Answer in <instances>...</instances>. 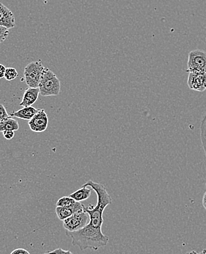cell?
<instances>
[{"label": "cell", "instance_id": "6da1fadb", "mask_svg": "<svg viewBox=\"0 0 206 254\" xmlns=\"http://www.w3.org/2000/svg\"><path fill=\"white\" fill-rule=\"evenodd\" d=\"M66 235L71 238L72 245L77 246L80 251H98L107 246L109 242V237L103 234L102 228H95L89 224L78 231H66Z\"/></svg>", "mask_w": 206, "mask_h": 254}, {"label": "cell", "instance_id": "7a4b0ae2", "mask_svg": "<svg viewBox=\"0 0 206 254\" xmlns=\"http://www.w3.org/2000/svg\"><path fill=\"white\" fill-rule=\"evenodd\" d=\"M83 186L91 187L98 195V204L96 206L90 204L89 207H84V211L87 212L90 218V221L88 224L95 228H102L103 221H104L103 217V212L107 206L112 204L111 197L107 192L105 187L102 184L96 183L93 181L89 180Z\"/></svg>", "mask_w": 206, "mask_h": 254}, {"label": "cell", "instance_id": "3957f363", "mask_svg": "<svg viewBox=\"0 0 206 254\" xmlns=\"http://www.w3.org/2000/svg\"><path fill=\"white\" fill-rule=\"evenodd\" d=\"M43 96L58 95L60 93L61 83L56 74L49 68H45L38 87Z\"/></svg>", "mask_w": 206, "mask_h": 254}, {"label": "cell", "instance_id": "277c9868", "mask_svg": "<svg viewBox=\"0 0 206 254\" xmlns=\"http://www.w3.org/2000/svg\"><path fill=\"white\" fill-rule=\"evenodd\" d=\"M45 67L40 61L29 63L25 68V82L29 88H37L39 87Z\"/></svg>", "mask_w": 206, "mask_h": 254}, {"label": "cell", "instance_id": "5b68a950", "mask_svg": "<svg viewBox=\"0 0 206 254\" xmlns=\"http://www.w3.org/2000/svg\"><path fill=\"white\" fill-rule=\"evenodd\" d=\"M187 73H206V52L201 49L191 51L188 58Z\"/></svg>", "mask_w": 206, "mask_h": 254}, {"label": "cell", "instance_id": "8992f818", "mask_svg": "<svg viewBox=\"0 0 206 254\" xmlns=\"http://www.w3.org/2000/svg\"><path fill=\"white\" fill-rule=\"evenodd\" d=\"M89 215L85 211L73 214L63 221V227L66 231H76L89 223Z\"/></svg>", "mask_w": 206, "mask_h": 254}, {"label": "cell", "instance_id": "52a82bcc", "mask_svg": "<svg viewBox=\"0 0 206 254\" xmlns=\"http://www.w3.org/2000/svg\"><path fill=\"white\" fill-rule=\"evenodd\" d=\"M29 128L36 133H41L47 129L49 125V118L43 109H40L34 115L33 118L29 121Z\"/></svg>", "mask_w": 206, "mask_h": 254}, {"label": "cell", "instance_id": "ba28073f", "mask_svg": "<svg viewBox=\"0 0 206 254\" xmlns=\"http://www.w3.org/2000/svg\"><path fill=\"white\" fill-rule=\"evenodd\" d=\"M187 85L192 91L204 92L206 90V73H189Z\"/></svg>", "mask_w": 206, "mask_h": 254}, {"label": "cell", "instance_id": "9c48e42d", "mask_svg": "<svg viewBox=\"0 0 206 254\" xmlns=\"http://www.w3.org/2000/svg\"><path fill=\"white\" fill-rule=\"evenodd\" d=\"M0 26L11 29L16 26V20L13 12L0 2Z\"/></svg>", "mask_w": 206, "mask_h": 254}, {"label": "cell", "instance_id": "30bf717a", "mask_svg": "<svg viewBox=\"0 0 206 254\" xmlns=\"http://www.w3.org/2000/svg\"><path fill=\"white\" fill-rule=\"evenodd\" d=\"M39 94H40V90L38 88H27L24 94L23 98H22V102L20 103V106L24 107H31L37 101Z\"/></svg>", "mask_w": 206, "mask_h": 254}, {"label": "cell", "instance_id": "8fae6325", "mask_svg": "<svg viewBox=\"0 0 206 254\" xmlns=\"http://www.w3.org/2000/svg\"><path fill=\"white\" fill-rule=\"evenodd\" d=\"M39 110L31 107H25L18 111L13 112L10 113V116L19 118L23 120L30 121L34 117V115L38 112Z\"/></svg>", "mask_w": 206, "mask_h": 254}, {"label": "cell", "instance_id": "7c38bea8", "mask_svg": "<svg viewBox=\"0 0 206 254\" xmlns=\"http://www.w3.org/2000/svg\"><path fill=\"white\" fill-rule=\"evenodd\" d=\"M92 189H89L87 187H82L80 189L77 190L76 192H73L70 194V197L75 200L76 201H85L87 200L88 198L90 197L91 194H92Z\"/></svg>", "mask_w": 206, "mask_h": 254}, {"label": "cell", "instance_id": "4fadbf2b", "mask_svg": "<svg viewBox=\"0 0 206 254\" xmlns=\"http://www.w3.org/2000/svg\"><path fill=\"white\" fill-rule=\"evenodd\" d=\"M19 129V124L16 119H13L11 116L6 118L4 120L0 122V131H7V130H13L17 131Z\"/></svg>", "mask_w": 206, "mask_h": 254}, {"label": "cell", "instance_id": "5bb4252c", "mask_svg": "<svg viewBox=\"0 0 206 254\" xmlns=\"http://www.w3.org/2000/svg\"><path fill=\"white\" fill-rule=\"evenodd\" d=\"M56 213L60 221H63L74 214L72 209L68 207H56Z\"/></svg>", "mask_w": 206, "mask_h": 254}, {"label": "cell", "instance_id": "9a60e30c", "mask_svg": "<svg viewBox=\"0 0 206 254\" xmlns=\"http://www.w3.org/2000/svg\"><path fill=\"white\" fill-rule=\"evenodd\" d=\"M201 139L206 157V113L201 125Z\"/></svg>", "mask_w": 206, "mask_h": 254}, {"label": "cell", "instance_id": "2e32d148", "mask_svg": "<svg viewBox=\"0 0 206 254\" xmlns=\"http://www.w3.org/2000/svg\"><path fill=\"white\" fill-rule=\"evenodd\" d=\"M18 75H19V74H18L16 68H12V67L6 68L4 78H5V80H7V81H13L15 79L17 78Z\"/></svg>", "mask_w": 206, "mask_h": 254}, {"label": "cell", "instance_id": "e0dca14e", "mask_svg": "<svg viewBox=\"0 0 206 254\" xmlns=\"http://www.w3.org/2000/svg\"><path fill=\"white\" fill-rule=\"evenodd\" d=\"M9 35V29L5 27L0 26V43L4 42Z\"/></svg>", "mask_w": 206, "mask_h": 254}, {"label": "cell", "instance_id": "ac0fdd59", "mask_svg": "<svg viewBox=\"0 0 206 254\" xmlns=\"http://www.w3.org/2000/svg\"><path fill=\"white\" fill-rule=\"evenodd\" d=\"M10 116L7 113L5 107L3 104H0V122L6 118L10 117Z\"/></svg>", "mask_w": 206, "mask_h": 254}, {"label": "cell", "instance_id": "d6986e66", "mask_svg": "<svg viewBox=\"0 0 206 254\" xmlns=\"http://www.w3.org/2000/svg\"><path fill=\"white\" fill-rule=\"evenodd\" d=\"M73 254L70 251L64 250V249L59 248V249H55V250L52 251V252H49L46 254Z\"/></svg>", "mask_w": 206, "mask_h": 254}, {"label": "cell", "instance_id": "ffe728a7", "mask_svg": "<svg viewBox=\"0 0 206 254\" xmlns=\"http://www.w3.org/2000/svg\"><path fill=\"white\" fill-rule=\"evenodd\" d=\"M2 133L4 138L7 140H11L15 136V131H13V130H7V131H3Z\"/></svg>", "mask_w": 206, "mask_h": 254}, {"label": "cell", "instance_id": "44dd1931", "mask_svg": "<svg viewBox=\"0 0 206 254\" xmlns=\"http://www.w3.org/2000/svg\"><path fill=\"white\" fill-rule=\"evenodd\" d=\"M10 254H30L26 249H17L16 250L13 251Z\"/></svg>", "mask_w": 206, "mask_h": 254}, {"label": "cell", "instance_id": "7402d4cb", "mask_svg": "<svg viewBox=\"0 0 206 254\" xmlns=\"http://www.w3.org/2000/svg\"><path fill=\"white\" fill-rule=\"evenodd\" d=\"M6 67L4 65L0 64V79L4 78V74H5Z\"/></svg>", "mask_w": 206, "mask_h": 254}, {"label": "cell", "instance_id": "603a6c76", "mask_svg": "<svg viewBox=\"0 0 206 254\" xmlns=\"http://www.w3.org/2000/svg\"><path fill=\"white\" fill-rule=\"evenodd\" d=\"M203 205H204V208L206 210V192L204 194V198H203Z\"/></svg>", "mask_w": 206, "mask_h": 254}, {"label": "cell", "instance_id": "cb8c5ba5", "mask_svg": "<svg viewBox=\"0 0 206 254\" xmlns=\"http://www.w3.org/2000/svg\"><path fill=\"white\" fill-rule=\"evenodd\" d=\"M186 254H198L197 253V252H195V251H192V252H188V253H186Z\"/></svg>", "mask_w": 206, "mask_h": 254}, {"label": "cell", "instance_id": "d4e9b609", "mask_svg": "<svg viewBox=\"0 0 206 254\" xmlns=\"http://www.w3.org/2000/svg\"><path fill=\"white\" fill-rule=\"evenodd\" d=\"M198 254H206V249H204V250L202 251V252Z\"/></svg>", "mask_w": 206, "mask_h": 254}]
</instances>
